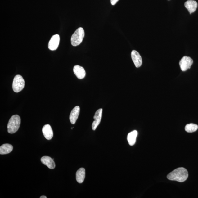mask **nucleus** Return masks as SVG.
I'll use <instances>...</instances> for the list:
<instances>
[{
	"instance_id": "15",
	"label": "nucleus",
	"mask_w": 198,
	"mask_h": 198,
	"mask_svg": "<svg viewBox=\"0 0 198 198\" xmlns=\"http://www.w3.org/2000/svg\"><path fill=\"white\" fill-rule=\"evenodd\" d=\"M137 135L138 132L136 130H134L129 133L127 135V141L130 146H133L135 144Z\"/></svg>"
},
{
	"instance_id": "19",
	"label": "nucleus",
	"mask_w": 198,
	"mask_h": 198,
	"mask_svg": "<svg viewBox=\"0 0 198 198\" xmlns=\"http://www.w3.org/2000/svg\"><path fill=\"white\" fill-rule=\"evenodd\" d=\"M40 198H47V197L45 196H42L40 197Z\"/></svg>"
},
{
	"instance_id": "1",
	"label": "nucleus",
	"mask_w": 198,
	"mask_h": 198,
	"mask_svg": "<svg viewBox=\"0 0 198 198\" xmlns=\"http://www.w3.org/2000/svg\"><path fill=\"white\" fill-rule=\"evenodd\" d=\"M188 177L187 169L183 167H179L169 173L167 176L168 179L182 182L185 181Z\"/></svg>"
},
{
	"instance_id": "11",
	"label": "nucleus",
	"mask_w": 198,
	"mask_h": 198,
	"mask_svg": "<svg viewBox=\"0 0 198 198\" xmlns=\"http://www.w3.org/2000/svg\"><path fill=\"white\" fill-rule=\"evenodd\" d=\"M80 111L79 106H76L71 111L70 116V120L72 124H75L79 116Z\"/></svg>"
},
{
	"instance_id": "2",
	"label": "nucleus",
	"mask_w": 198,
	"mask_h": 198,
	"mask_svg": "<svg viewBox=\"0 0 198 198\" xmlns=\"http://www.w3.org/2000/svg\"><path fill=\"white\" fill-rule=\"evenodd\" d=\"M21 123V118L19 115H16L12 116L8 122L7 128L8 133L14 134L17 132Z\"/></svg>"
},
{
	"instance_id": "8",
	"label": "nucleus",
	"mask_w": 198,
	"mask_h": 198,
	"mask_svg": "<svg viewBox=\"0 0 198 198\" xmlns=\"http://www.w3.org/2000/svg\"><path fill=\"white\" fill-rule=\"evenodd\" d=\"M102 109H99L95 114L94 116V121L92 124L93 130H95L99 124H100L102 117Z\"/></svg>"
},
{
	"instance_id": "4",
	"label": "nucleus",
	"mask_w": 198,
	"mask_h": 198,
	"mask_svg": "<svg viewBox=\"0 0 198 198\" xmlns=\"http://www.w3.org/2000/svg\"><path fill=\"white\" fill-rule=\"evenodd\" d=\"M25 86V81L20 75H16L14 78L12 88L16 92H19L23 90Z\"/></svg>"
},
{
	"instance_id": "12",
	"label": "nucleus",
	"mask_w": 198,
	"mask_h": 198,
	"mask_svg": "<svg viewBox=\"0 0 198 198\" xmlns=\"http://www.w3.org/2000/svg\"><path fill=\"white\" fill-rule=\"evenodd\" d=\"M185 6L189 12L191 14L194 13L196 10L198 5L196 2L194 0H188L185 2Z\"/></svg>"
},
{
	"instance_id": "7",
	"label": "nucleus",
	"mask_w": 198,
	"mask_h": 198,
	"mask_svg": "<svg viewBox=\"0 0 198 198\" xmlns=\"http://www.w3.org/2000/svg\"><path fill=\"white\" fill-rule=\"evenodd\" d=\"M131 58L135 66L137 68L140 67L142 65V60L140 54L136 50H133L131 53Z\"/></svg>"
},
{
	"instance_id": "16",
	"label": "nucleus",
	"mask_w": 198,
	"mask_h": 198,
	"mask_svg": "<svg viewBox=\"0 0 198 198\" xmlns=\"http://www.w3.org/2000/svg\"><path fill=\"white\" fill-rule=\"evenodd\" d=\"M13 150V146L12 145L6 143L0 147V154L5 155L11 152Z\"/></svg>"
},
{
	"instance_id": "5",
	"label": "nucleus",
	"mask_w": 198,
	"mask_h": 198,
	"mask_svg": "<svg viewBox=\"0 0 198 198\" xmlns=\"http://www.w3.org/2000/svg\"><path fill=\"white\" fill-rule=\"evenodd\" d=\"M193 62V60L191 57L186 56H184L179 63L181 70L184 72L190 68Z\"/></svg>"
},
{
	"instance_id": "3",
	"label": "nucleus",
	"mask_w": 198,
	"mask_h": 198,
	"mask_svg": "<svg viewBox=\"0 0 198 198\" xmlns=\"http://www.w3.org/2000/svg\"><path fill=\"white\" fill-rule=\"evenodd\" d=\"M84 35V31L83 28L82 27L78 28L72 36V45L74 46L79 45L83 40Z\"/></svg>"
},
{
	"instance_id": "13",
	"label": "nucleus",
	"mask_w": 198,
	"mask_h": 198,
	"mask_svg": "<svg viewBox=\"0 0 198 198\" xmlns=\"http://www.w3.org/2000/svg\"><path fill=\"white\" fill-rule=\"evenodd\" d=\"M41 161L42 163L47 166L50 169H53L56 167L55 163L52 159L47 156L42 157Z\"/></svg>"
},
{
	"instance_id": "10",
	"label": "nucleus",
	"mask_w": 198,
	"mask_h": 198,
	"mask_svg": "<svg viewBox=\"0 0 198 198\" xmlns=\"http://www.w3.org/2000/svg\"><path fill=\"white\" fill-rule=\"evenodd\" d=\"M42 132L45 138L47 140H50L53 136V133L52 127L49 124L44 125L42 128Z\"/></svg>"
},
{
	"instance_id": "9",
	"label": "nucleus",
	"mask_w": 198,
	"mask_h": 198,
	"mask_svg": "<svg viewBox=\"0 0 198 198\" xmlns=\"http://www.w3.org/2000/svg\"><path fill=\"white\" fill-rule=\"evenodd\" d=\"M74 73L79 79H81L86 76V71L84 68L79 65L74 66L73 69Z\"/></svg>"
},
{
	"instance_id": "20",
	"label": "nucleus",
	"mask_w": 198,
	"mask_h": 198,
	"mask_svg": "<svg viewBox=\"0 0 198 198\" xmlns=\"http://www.w3.org/2000/svg\"><path fill=\"white\" fill-rule=\"evenodd\" d=\"M73 128H74V127H72V128H71L72 130Z\"/></svg>"
},
{
	"instance_id": "17",
	"label": "nucleus",
	"mask_w": 198,
	"mask_h": 198,
	"mask_svg": "<svg viewBox=\"0 0 198 198\" xmlns=\"http://www.w3.org/2000/svg\"><path fill=\"white\" fill-rule=\"evenodd\" d=\"M198 128V126L197 124L190 123L187 124L185 127V130L187 133H191L197 131Z\"/></svg>"
},
{
	"instance_id": "18",
	"label": "nucleus",
	"mask_w": 198,
	"mask_h": 198,
	"mask_svg": "<svg viewBox=\"0 0 198 198\" xmlns=\"http://www.w3.org/2000/svg\"><path fill=\"white\" fill-rule=\"evenodd\" d=\"M119 0H110L111 3L112 5H114L116 4Z\"/></svg>"
},
{
	"instance_id": "14",
	"label": "nucleus",
	"mask_w": 198,
	"mask_h": 198,
	"mask_svg": "<svg viewBox=\"0 0 198 198\" xmlns=\"http://www.w3.org/2000/svg\"><path fill=\"white\" fill-rule=\"evenodd\" d=\"M85 178V169L83 168H81L76 173V179L79 183L83 182Z\"/></svg>"
},
{
	"instance_id": "6",
	"label": "nucleus",
	"mask_w": 198,
	"mask_h": 198,
	"mask_svg": "<svg viewBox=\"0 0 198 198\" xmlns=\"http://www.w3.org/2000/svg\"><path fill=\"white\" fill-rule=\"evenodd\" d=\"M60 37L58 34L52 36L48 44V47L50 50L54 51L57 49L59 46Z\"/></svg>"
}]
</instances>
